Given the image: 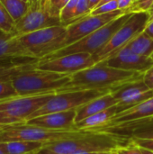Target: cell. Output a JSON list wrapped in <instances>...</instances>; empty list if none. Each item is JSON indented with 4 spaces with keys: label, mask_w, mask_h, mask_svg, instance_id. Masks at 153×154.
Listing matches in <instances>:
<instances>
[{
    "label": "cell",
    "mask_w": 153,
    "mask_h": 154,
    "mask_svg": "<svg viewBox=\"0 0 153 154\" xmlns=\"http://www.w3.org/2000/svg\"><path fill=\"white\" fill-rule=\"evenodd\" d=\"M112 154H113V153H112Z\"/></svg>",
    "instance_id": "7bdbcfd3"
},
{
    "label": "cell",
    "mask_w": 153,
    "mask_h": 154,
    "mask_svg": "<svg viewBox=\"0 0 153 154\" xmlns=\"http://www.w3.org/2000/svg\"><path fill=\"white\" fill-rule=\"evenodd\" d=\"M66 32V27L60 25L44 28L17 37L32 57L40 60L62 48Z\"/></svg>",
    "instance_id": "52a82bcc"
},
{
    "label": "cell",
    "mask_w": 153,
    "mask_h": 154,
    "mask_svg": "<svg viewBox=\"0 0 153 154\" xmlns=\"http://www.w3.org/2000/svg\"><path fill=\"white\" fill-rule=\"evenodd\" d=\"M111 1H114V0H101V2L97 5V6H100V5H104V4L108 3V2H111ZM97 6H96V7H97Z\"/></svg>",
    "instance_id": "8d00e7d4"
},
{
    "label": "cell",
    "mask_w": 153,
    "mask_h": 154,
    "mask_svg": "<svg viewBox=\"0 0 153 154\" xmlns=\"http://www.w3.org/2000/svg\"><path fill=\"white\" fill-rule=\"evenodd\" d=\"M54 94L57 93L14 96L0 100V126L26 123Z\"/></svg>",
    "instance_id": "3957f363"
},
{
    "label": "cell",
    "mask_w": 153,
    "mask_h": 154,
    "mask_svg": "<svg viewBox=\"0 0 153 154\" xmlns=\"http://www.w3.org/2000/svg\"><path fill=\"white\" fill-rule=\"evenodd\" d=\"M135 1L136 0H117L118 9L128 11V9L135 3Z\"/></svg>",
    "instance_id": "f546056e"
},
{
    "label": "cell",
    "mask_w": 153,
    "mask_h": 154,
    "mask_svg": "<svg viewBox=\"0 0 153 154\" xmlns=\"http://www.w3.org/2000/svg\"><path fill=\"white\" fill-rule=\"evenodd\" d=\"M138 147L144 148L153 152V139H130Z\"/></svg>",
    "instance_id": "f1b7e54d"
},
{
    "label": "cell",
    "mask_w": 153,
    "mask_h": 154,
    "mask_svg": "<svg viewBox=\"0 0 153 154\" xmlns=\"http://www.w3.org/2000/svg\"><path fill=\"white\" fill-rule=\"evenodd\" d=\"M151 11H153V4H152V5H151V8L150 9V11H149V12H151Z\"/></svg>",
    "instance_id": "ab89813d"
},
{
    "label": "cell",
    "mask_w": 153,
    "mask_h": 154,
    "mask_svg": "<svg viewBox=\"0 0 153 154\" xmlns=\"http://www.w3.org/2000/svg\"><path fill=\"white\" fill-rule=\"evenodd\" d=\"M15 21L10 15L8 11L0 2V31L7 33L14 32Z\"/></svg>",
    "instance_id": "603a6c76"
},
{
    "label": "cell",
    "mask_w": 153,
    "mask_h": 154,
    "mask_svg": "<svg viewBox=\"0 0 153 154\" xmlns=\"http://www.w3.org/2000/svg\"><path fill=\"white\" fill-rule=\"evenodd\" d=\"M147 90H149V88L144 83L143 79H140L122 84L112 89L111 93L119 103L123 100L131 98L141 93L146 92Z\"/></svg>",
    "instance_id": "d6986e66"
},
{
    "label": "cell",
    "mask_w": 153,
    "mask_h": 154,
    "mask_svg": "<svg viewBox=\"0 0 153 154\" xmlns=\"http://www.w3.org/2000/svg\"><path fill=\"white\" fill-rule=\"evenodd\" d=\"M124 47H127L136 54L151 57L153 54V38L142 32Z\"/></svg>",
    "instance_id": "44dd1931"
},
{
    "label": "cell",
    "mask_w": 153,
    "mask_h": 154,
    "mask_svg": "<svg viewBox=\"0 0 153 154\" xmlns=\"http://www.w3.org/2000/svg\"><path fill=\"white\" fill-rule=\"evenodd\" d=\"M77 116V110L64 111L44 115L32 118L26 122L31 125H35L50 130L59 131H76L75 120Z\"/></svg>",
    "instance_id": "9a60e30c"
},
{
    "label": "cell",
    "mask_w": 153,
    "mask_h": 154,
    "mask_svg": "<svg viewBox=\"0 0 153 154\" xmlns=\"http://www.w3.org/2000/svg\"><path fill=\"white\" fill-rule=\"evenodd\" d=\"M113 154H142L140 147L133 143L130 140V143L127 145L119 147L115 151H114Z\"/></svg>",
    "instance_id": "4316f807"
},
{
    "label": "cell",
    "mask_w": 153,
    "mask_h": 154,
    "mask_svg": "<svg viewBox=\"0 0 153 154\" xmlns=\"http://www.w3.org/2000/svg\"><path fill=\"white\" fill-rule=\"evenodd\" d=\"M18 96L11 79L5 76L0 75V100L11 97Z\"/></svg>",
    "instance_id": "cb8c5ba5"
},
{
    "label": "cell",
    "mask_w": 153,
    "mask_h": 154,
    "mask_svg": "<svg viewBox=\"0 0 153 154\" xmlns=\"http://www.w3.org/2000/svg\"><path fill=\"white\" fill-rule=\"evenodd\" d=\"M132 14L133 13L128 12L119 16L118 18L111 21L105 26L95 31L94 32L84 37L83 39L76 42L75 43L69 45L65 48H62L41 60L53 59L68 54L80 53V52H86L94 55L96 52H98L100 50H102L108 43V42L115 35V33L122 27V25L130 18Z\"/></svg>",
    "instance_id": "277c9868"
},
{
    "label": "cell",
    "mask_w": 153,
    "mask_h": 154,
    "mask_svg": "<svg viewBox=\"0 0 153 154\" xmlns=\"http://www.w3.org/2000/svg\"><path fill=\"white\" fill-rule=\"evenodd\" d=\"M120 113H121V110L117 104L105 111L99 112V113L93 115L80 122L76 123L75 129H76V131H92L96 128H98V127L106 125L113 117H115L116 115H118Z\"/></svg>",
    "instance_id": "ac0fdd59"
},
{
    "label": "cell",
    "mask_w": 153,
    "mask_h": 154,
    "mask_svg": "<svg viewBox=\"0 0 153 154\" xmlns=\"http://www.w3.org/2000/svg\"><path fill=\"white\" fill-rule=\"evenodd\" d=\"M0 154H7L6 151L4 148V145H3L2 143H0Z\"/></svg>",
    "instance_id": "d590c367"
},
{
    "label": "cell",
    "mask_w": 153,
    "mask_h": 154,
    "mask_svg": "<svg viewBox=\"0 0 153 154\" xmlns=\"http://www.w3.org/2000/svg\"><path fill=\"white\" fill-rule=\"evenodd\" d=\"M150 17L151 14L149 11L133 13L130 18L115 33L108 43L98 52L92 55L96 64L115 55L132 40L141 34L149 23Z\"/></svg>",
    "instance_id": "8992f818"
},
{
    "label": "cell",
    "mask_w": 153,
    "mask_h": 154,
    "mask_svg": "<svg viewBox=\"0 0 153 154\" xmlns=\"http://www.w3.org/2000/svg\"><path fill=\"white\" fill-rule=\"evenodd\" d=\"M140 149H141L142 154H153L152 151H150V150H147V149H144V148H141V147H140Z\"/></svg>",
    "instance_id": "e575fe53"
},
{
    "label": "cell",
    "mask_w": 153,
    "mask_h": 154,
    "mask_svg": "<svg viewBox=\"0 0 153 154\" xmlns=\"http://www.w3.org/2000/svg\"><path fill=\"white\" fill-rule=\"evenodd\" d=\"M99 63L123 70L135 71L144 74L153 66V59L151 57L136 54L127 47H124L115 55Z\"/></svg>",
    "instance_id": "7c38bea8"
},
{
    "label": "cell",
    "mask_w": 153,
    "mask_h": 154,
    "mask_svg": "<svg viewBox=\"0 0 153 154\" xmlns=\"http://www.w3.org/2000/svg\"><path fill=\"white\" fill-rule=\"evenodd\" d=\"M109 92H111L109 89H84L69 90L54 94L43 106L31 116L29 120L48 114L77 110L78 107Z\"/></svg>",
    "instance_id": "ba28073f"
},
{
    "label": "cell",
    "mask_w": 153,
    "mask_h": 154,
    "mask_svg": "<svg viewBox=\"0 0 153 154\" xmlns=\"http://www.w3.org/2000/svg\"><path fill=\"white\" fill-rule=\"evenodd\" d=\"M151 58H152V59H153V54H152V55H151Z\"/></svg>",
    "instance_id": "b9f144b4"
},
{
    "label": "cell",
    "mask_w": 153,
    "mask_h": 154,
    "mask_svg": "<svg viewBox=\"0 0 153 154\" xmlns=\"http://www.w3.org/2000/svg\"><path fill=\"white\" fill-rule=\"evenodd\" d=\"M128 13L125 10H116L111 13L91 15L88 14L66 26V37L62 43V48L75 43L76 42L89 35L95 31L105 26L111 21ZM61 48V49H62Z\"/></svg>",
    "instance_id": "30bf717a"
},
{
    "label": "cell",
    "mask_w": 153,
    "mask_h": 154,
    "mask_svg": "<svg viewBox=\"0 0 153 154\" xmlns=\"http://www.w3.org/2000/svg\"><path fill=\"white\" fill-rule=\"evenodd\" d=\"M119 10L118 9V4H117V0H114L108 3H106L100 6H97L96 8H94L89 14L91 15H97V14H107V13H111L114 11Z\"/></svg>",
    "instance_id": "d4e9b609"
},
{
    "label": "cell",
    "mask_w": 153,
    "mask_h": 154,
    "mask_svg": "<svg viewBox=\"0 0 153 154\" xmlns=\"http://www.w3.org/2000/svg\"><path fill=\"white\" fill-rule=\"evenodd\" d=\"M60 25H61L60 19L52 14L50 0H39L36 3L30 4L26 14L15 23L14 33L21 36L44 28Z\"/></svg>",
    "instance_id": "9c48e42d"
},
{
    "label": "cell",
    "mask_w": 153,
    "mask_h": 154,
    "mask_svg": "<svg viewBox=\"0 0 153 154\" xmlns=\"http://www.w3.org/2000/svg\"><path fill=\"white\" fill-rule=\"evenodd\" d=\"M2 143L7 154H37L47 143L15 141Z\"/></svg>",
    "instance_id": "ffe728a7"
},
{
    "label": "cell",
    "mask_w": 153,
    "mask_h": 154,
    "mask_svg": "<svg viewBox=\"0 0 153 154\" xmlns=\"http://www.w3.org/2000/svg\"><path fill=\"white\" fill-rule=\"evenodd\" d=\"M153 76V66L151 68H150L143 75V78H150V77H152Z\"/></svg>",
    "instance_id": "836d02e7"
},
{
    "label": "cell",
    "mask_w": 153,
    "mask_h": 154,
    "mask_svg": "<svg viewBox=\"0 0 153 154\" xmlns=\"http://www.w3.org/2000/svg\"><path fill=\"white\" fill-rule=\"evenodd\" d=\"M23 1H25V2H28V3H29V0H23Z\"/></svg>",
    "instance_id": "60d3db41"
},
{
    "label": "cell",
    "mask_w": 153,
    "mask_h": 154,
    "mask_svg": "<svg viewBox=\"0 0 153 154\" xmlns=\"http://www.w3.org/2000/svg\"><path fill=\"white\" fill-rule=\"evenodd\" d=\"M153 4V0H136L135 3L128 9L130 13H136L142 11H150Z\"/></svg>",
    "instance_id": "484cf974"
},
{
    "label": "cell",
    "mask_w": 153,
    "mask_h": 154,
    "mask_svg": "<svg viewBox=\"0 0 153 154\" xmlns=\"http://www.w3.org/2000/svg\"><path fill=\"white\" fill-rule=\"evenodd\" d=\"M118 104V101L114 97L111 92L107 93L106 95L96 98L87 104L78 107L77 109V116L75 122H80L93 115H96L99 112L105 111L115 105ZM75 123V124H76Z\"/></svg>",
    "instance_id": "e0dca14e"
},
{
    "label": "cell",
    "mask_w": 153,
    "mask_h": 154,
    "mask_svg": "<svg viewBox=\"0 0 153 154\" xmlns=\"http://www.w3.org/2000/svg\"><path fill=\"white\" fill-rule=\"evenodd\" d=\"M78 154H112V152H87V153H78Z\"/></svg>",
    "instance_id": "74e56055"
},
{
    "label": "cell",
    "mask_w": 153,
    "mask_h": 154,
    "mask_svg": "<svg viewBox=\"0 0 153 154\" xmlns=\"http://www.w3.org/2000/svg\"><path fill=\"white\" fill-rule=\"evenodd\" d=\"M143 73L123 70L97 63L91 68L70 75L69 85L60 92L84 89L112 90L126 82L143 79Z\"/></svg>",
    "instance_id": "7a4b0ae2"
},
{
    "label": "cell",
    "mask_w": 153,
    "mask_h": 154,
    "mask_svg": "<svg viewBox=\"0 0 153 154\" xmlns=\"http://www.w3.org/2000/svg\"><path fill=\"white\" fill-rule=\"evenodd\" d=\"M143 32L146 33L148 36L153 38V21L150 22V23L147 24V26H146V28L144 29Z\"/></svg>",
    "instance_id": "4dcf8cb0"
},
{
    "label": "cell",
    "mask_w": 153,
    "mask_h": 154,
    "mask_svg": "<svg viewBox=\"0 0 153 154\" xmlns=\"http://www.w3.org/2000/svg\"><path fill=\"white\" fill-rule=\"evenodd\" d=\"M88 1V5H89V7L91 9V11L96 8L97 6V5L101 2V0H87Z\"/></svg>",
    "instance_id": "d6a6232c"
},
{
    "label": "cell",
    "mask_w": 153,
    "mask_h": 154,
    "mask_svg": "<svg viewBox=\"0 0 153 154\" xmlns=\"http://www.w3.org/2000/svg\"><path fill=\"white\" fill-rule=\"evenodd\" d=\"M39 60L22 45L14 32L0 31V65Z\"/></svg>",
    "instance_id": "4fadbf2b"
},
{
    "label": "cell",
    "mask_w": 153,
    "mask_h": 154,
    "mask_svg": "<svg viewBox=\"0 0 153 154\" xmlns=\"http://www.w3.org/2000/svg\"><path fill=\"white\" fill-rule=\"evenodd\" d=\"M128 139H153V116L120 124L97 131Z\"/></svg>",
    "instance_id": "5bb4252c"
},
{
    "label": "cell",
    "mask_w": 153,
    "mask_h": 154,
    "mask_svg": "<svg viewBox=\"0 0 153 154\" xmlns=\"http://www.w3.org/2000/svg\"><path fill=\"white\" fill-rule=\"evenodd\" d=\"M130 139L107 133L85 131L82 134L57 142L47 143L37 154H78L114 152L127 145Z\"/></svg>",
    "instance_id": "6da1fadb"
},
{
    "label": "cell",
    "mask_w": 153,
    "mask_h": 154,
    "mask_svg": "<svg viewBox=\"0 0 153 154\" xmlns=\"http://www.w3.org/2000/svg\"><path fill=\"white\" fill-rule=\"evenodd\" d=\"M69 0H50V11L54 16L60 17V11Z\"/></svg>",
    "instance_id": "83f0119b"
},
{
    "label": "cell",
    "mask_w": 153,
    "mask_h": 154,
    "mask_svg": "<svg viewBox=\"0 0 153 154\" xmlns=\"http://www.w3.org/2000/svg\"><path fill=\"white\" fill-rule=\"evenodd\" d=\"M153 116V97L135 106L134 107H132L126 111H124L118 115H116L115 117H113L108 123L106 125L96 128L92 130V132H97L102 129L109 128L120 124L133 122L135 120L142 119V118H148Z\"/></svg>",
    "instance_id": "2e32d148"
},
{
    "label": "cell",
    "mask_w": 153,
    "mask_h": 154,
    "mask_svg": "<svg viewBox=\"0 0 153 154\" xmlns=\"http://www.w3.org/2000/svg\"><path fill=\"white\" fill-rule=\"evenodd\" d=\"M143 81L149 89H153V76L150 78H143Z\"/></svg>",
    "instance_id": "1f68e13d"
},
{
    "label": "cell",
    "mask_w": 153,
    "mask_h": 154,
    "mask_svg": "<svg viewBox=\"0 0 153 154\" xmlns=\"http://www.w3.org/2000/svg\"><path fill=\"white\" fill-rule=\"evenodd\" d=\"M39 0H29V4H33V3H36Z\"/></svg>",
    "instance_id": "f35d334b"
},
{
    "label": "cell",
    "mask_w": 153,
    "mask_h": 154,
    "mask_svg": "<svg viewBox=\"0 0 153 154\" xmlns=\"http://www.w3.org/2000/svg\"><path fill=\"white\" fill-rule=\"evenodd\" d=\"M85 131H59L31 125L26 123L0 126V143L28 141L52 143L82 134Z\"/></svg>",
    "instance_id": "5b68a950"
},
{
    "label": "cell",
    "mask_w": 153,
    "mask_h": 154,
    "mask_svg": "<svg viewBox=\"0 0 153 154\" xmlns=\"http://www.w3.org/2000/svg\"><path fill=\"white\" fill-rule=\"evenodd\" d=\"M96 65V61L90 53L80 52L68 54L58 58L40 60L36 67L39 69L72 75L83 69Z\"/></svg>",
    "instance_id": "8fae6325"
},
{
    "label": "cell",
    "mask_w": 153,
    "mask_h": 154,
    "mask_svg": "<svg viewBox=\"0 0 153 154\" xmlns=\"http://www.w3.org/2000/svg\"><path fill=\"white\" fill-rule=\"evenodd\" d=\"M15 23L28 11L30 4L23 0H0Z\"/></svg>",
    "instance_id": "7402d4cb"
}]
</instances>
